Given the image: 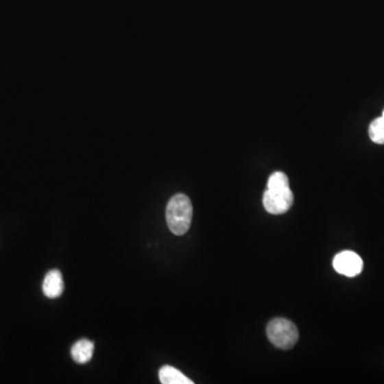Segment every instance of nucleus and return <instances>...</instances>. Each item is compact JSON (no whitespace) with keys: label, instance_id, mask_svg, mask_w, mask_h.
<instances>
[{"label":"nucleus","instance_id":"obj_1","mask_svg":"<svg viewBox=\"0 0 384 384\" xmlns=\"http://www.w3.org/2000/svg\"><path fill=\"white\" fill-rule=\"evenodd\" d=\"M192 215L193 208L187 195L178 193L171 197L166 211L169 230L174 235L180 236L187 233L191 226Z\"/></svg>","mask_w":384,"mask_h":384},{"label":"nucleus","instance_id":"obj_2","mask_svg":"<svg viewBox=\"0 0 384 384\" xmlns=\"http://www.w3.org/2000/svg\"><path fill=\"white\" fill-rule=\"evenodd\" d=\"M267 336L272 345L276 348H293L299 339L297 326L285 318H274L267 326Z\"/></svg>","mask_w":384,"mask_h":384},{"label":"nucleus","instance_id":"obj_3","mask_svg":"<svg viewBox=\"0 0 384 384\" xmlns=\"http://www.w3.org/2000/svg\"><path fill=\"white\" fill-rule=\"evenodd\" d=\"M293 195L291 188L267 189L263 195V205L272 215L285 214L293 206Z\"/></svg>","mask_w":384,"mask_h":384},{"label":"nucleus","instance_id":"obj_4","mask_svg":"<svg viewBox=\"0 0 384 384\" xmlns=\"http://www.w3.org/2000/svg\"><path fill=\"white\" fill-rule=\"evenodd\" d=\"M333 267L337 274L353 278L362 272L363 261L360 255L347 250L335 255L333 259Z\"/></svg>","mask_w":384,"mask_h":384},{"label":"nucleus","instance_id":"obj_5","mask_svg":"<svg viewBox=\"0 0 384 384\" xmlns=\"http://www.w3.org/2000/svg\"><path fill=\"white\" fill-rule=\"evenodd\" d=\"M63 289H64V282L61 272L57 269L48 272L43 281L44 295L51 299H55L62 295Z\"/></svg>","mask_w":384,"mask_h":384},{"label":"nucleus","instance_id":"obj_6","mask_svg":"<svg viewBox=\"0 0 384 384\" xmlns=\"http://www.w3.org/2000/svg\"><path fill=\"white\" fill-rule=\"evenodd\" d=\"M94 352V344L89 339H80L73 345L71 349L73 360L80 364L91 361Z\"/></svg>","mask_w":384,"mask_h":384},{"label":"nucleus","instance_id":"obj_7","mask_svg":"<svg viewBox=\"0 0 384 384\" xmlns=\"http://www.w3.org/2000/svg\"><path fill=\"white\" fill-rule=\"evenodd\" d=\"M159 380L163 384H193V381L186 377L185 374L170 365H165L160 368Z\"/></svg>","mask_w":384,"mask_h":384},{"label":"nucleus","instance_id":"obj_8","mask_svg":"<svg viewBox=\"0 0 384 384\" xmlns=\"http://www.w3.org/2000/svg\"><path fill=\"white\" fill-rule=\"evenodd\" d=\"M370 138L372 142L377 144H384V118L374 119L370 125L368 130Z\"/></svg>","mask_w":384,"mask_h":384},{"label":"nucleus","instance_id":"obj_9","mask_svg":"<svg viewBox=\"0 0 384 384\" xmlns=\"http://www.w3.org/2000/svg\"><path fill=\"white\" fill-rule=\"evenodd\" d=\"M287 187H289V180L285 173L274 172L268 178L267 189H282Z\"/></svg>","mask_w":384,"mask_h":384},{"label":"nucleus","instance_id":"obj_10","mask_svg":"<svg viewBox=\"0 0 384 384\" xmlns=\"http://www.w3.org/2000/svg\"><path fill=\"white\" fill-rule=\"evenodd\" d=\"M382 117H383L384 118V110H383V113H382Z\"/></svg>","mask_w":384,"mask_h":384}]
</instances>
